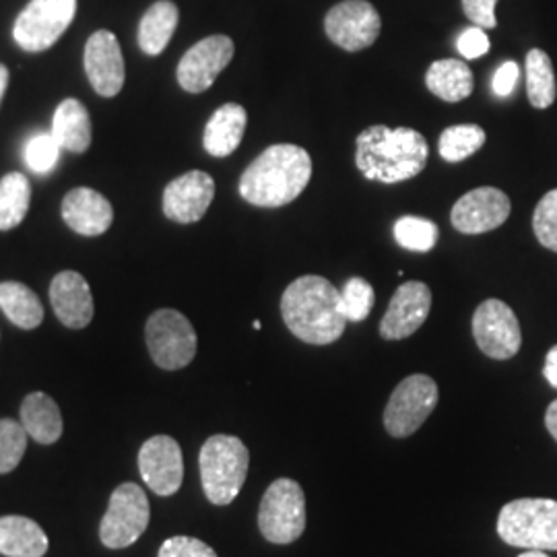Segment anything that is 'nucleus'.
<instances>
[{
	"label": "nucleus",
	"instance_id": "nucleus-1",
	"mask_svg": "<svg viewBox=\"0 0 557 557\" xmlns=\"http://www.w3.org/2000/svg\"><path fill=\"white\" fill-rule=\"evenodd\" d=\"M312 178L310 153L292 143L264 149L239 178L242 199L262 209H277L298 199Z\"/></svg>",
	"mask_w": 557,
	"mask_h": 557
},
{
	"label": "nucleus",
	"instance_id": "nucleus-2",
	"mask_svg": "<svg viewBox=\"0 0 557 557\" xmlns=\"http://www.w3.org/2000/svg\"><path fill=\"white\" fill-rule=\"evenodd\" d=\"M281 317L292 335L308 345H331L347 326L341 289L319 275H304L287 285L281 298Z\"/></svg>",
	"mask_w": 557,
	"mask_h": 557
},
{
	"label": "nucleus",
	"instance_id": "nucleus-3",
	"mask_svg": "<svg viewBox=\"0 0 557 557\" xmlns=\"http://www.w3.org/2000/svg\"><path fill=\"white\" fill-rule=\"evenodd\" d=\"M356 147V165L363 178L382 184L416 178L430 158L428 140L409 126H368L359 133Z\"/></svg>",
	"mask_w": 557,
	"mask_h": 557
},
{
	"label": "nucleus",
	"instance_id": "nucleus-4",
	"mask_svg": "<svg viewBox=\"0 0 557 557\" xmlns=\"http://www.w3.org/2000/svg\"><path fill=\"white\" fill-rule=\"evenodd\" d=\"M248 465L250 453L242 440L225 434L207 440L199 455L200 481L207 499L215 506H227L238 498Z\"/></svg>",
	"mask_w": 557,
	"mask_h": 557
},
{
	"label": "nucleus",
	"instance_id": "nucleus-5",
	"mask_svg": "<svg viewBox=\"0 0 557 557\" xmlns=\"http://www.w3.org/2000/svg\"><path fill=\"white\" fill-rule=\"evenodd\" d=\"M504 543L533 552H557V502L520 498L508 502L498 517Z\"/></svg>",
	"mask_w": 557,
	"mask_h": 557
},
{
	"label": "nucleus",
	"instance_id": "nucleus-6",
	"mask_svg": "<svg viewBox=\"0 0 557 557\" xmlns=\"http://www.w3.org/2000/svg\"><path fill=\"white\" fill-rule=\"evenodd\" d=\"M260 535L275 545H289L306 531V496L298 481L281 478L260 499Z\"/></svg>",
	"mask_w": 557,
	"mask_h": 557
},
{
	"label": "nucleus",
	"instance_id": "nucleus-7",
	"mask_svg": "<svg viewBox=\"0 0 557 557\" xmlns=\"http://www.w3.org/2000/svg\"><path fill=\"white\" fill-rule=\"evenodd\" d=\"M145 338L156 366L170 372L186 368L197 356L199 347L190 320L172 308H161L149 317Z\"/></svg>",
	"mask_w": 557,
	"mask_h": 557
},
{
	"label": "nucleus",
	"instance_id": "nucleus-8",
	"mask_svg": "<svg viewBox=\"0 0 557 557\" xmlns=\"http://www.w3.org/2000/svg\"><path fill=\"white\" fill-rule=\"evenodd\" d=\"M438 384L425 374L407 376L393 391L384 409V428L393 438H409L438 405Z\"/></svg>",
	"mask_w": 557,
	"mask_h": 557
},
{
	"label": "nucleus",
	"instance_id": "nucleus-9",
	"mask_svg": "<svg viewBox=\"0 0 557 557\" xmlns=\"http://www.w3.org/2000/svg\"><path fill=\"white\" fill-rule=\"evenodd\" d=\"M151 508L147 494L137 483H122L112 496L101 518L100 539L108 549H124L139 541L147 531Z\"/></svg>",
	"mask_w": 557,
	"mask_h": 557
},
{
	"label": "nucleus",
	"instance_id": "nucleus-10",
	"mask_svg": "<svg viewBox=\"0 0 557 557\" xmlns=\"http://www.w3.org/2000/svg\"><path fill=\"white\" fill-rule=\"evenodd\" d=\"M77 15V0H32L13 25V38L25 52L52 48Z\"/></svg>",
	"mask_w": 557,
	"mask_h": 557
},
{
	"label": "nucleus",
	"instance_id": "nucleus-11",
	"mask_svg": "<svg viewBox=\"0 0 557 557\" xmlns=\"http://www.w3.org/2000/svg\"><path fill=\"white\" fill-rule=\"evenodd\" d=\"M473 337L487 358H515L522 345V333L515 310L502 299H485L473 314Z\"/></svg>",
	"mask_w": 557,
	"mask_h": 557
},
{
	"label": "nucleus",
	"instance_id": "nucleus-12",
	"mask_svg": "<svg viewBox=\"0 0 557 557\" xmlns=\"http://www.w3.org/2000/svg\"><path fill=\"white\" fill-rule=\"evenodd\" d=\"M382 20L368 0H343L324 17L329 40L347 52H359L379 40Z\"/></svg>",
	"mask_w": 557,
	"mask_h": 557
},
{
	"label": "nucleus",
	"instance_id": "nucleus-13",
	"mask_svg": "<svg viewBox=\"0 0 557 557\" xmlns=\"http://www.w3.org/2000/svg\"><path fill=\"white\" fill-rule=\"evenodd\" d=\"M510 211L512 202L506 193L492 186H481L469 190L455 202L450 221L460 234L478 236L502 227L510 218Z\"/></svg>",
	"mask_w": 557,
	"mask_h": 557
},
{
	"label": "nucleus",
	"instance_id": "nucleus-14",
	"mask_svg": "<svg viewBox=\"0 0 557 557\" xmlns=\"http://www.w3.org/2000/svg\"><path fill=\"white\" fill-rule=\"evenodd\" d=\"M234 41L227 36H209L197 41L178 64L180 87L188 94L207 91L221 71L234 59Z\"/></svg>",
	"mask_w": 557,
	"mask_h": 557
},
{
	"label": "nucleus",
	"instance_id": "nucleus-15",
	"mask_svg": "<svg viewBox=\"0 0 557 557\" xmlns=\"http://www.w3.org/2000/svg\"><path fill=\"white\" fill-rule=\"evenodd\" d=\"M432 312V289L421 281H407L398 287L380 322L386 341H403L416 335Z\"/></svg>",
	"mask_w": 557,
	"mask_h": 557
},
{
	"label": "nucleus",
	"instance_id": "nucleus-16",
	"mask_svg": "<svg viewBox=\"0 0 557 557\" xmlns=\"http://www.w3.org/2000/svg\"><path fill=\"white\" fill-rule=\"evenodd\" d=\"M139 471L145 485L158 496H174L184 481V458L178 442L153 436L139 450Z\"/></svg>",
	"mask_w": 557,
	"mask_h": 557
},
{
	"label": "nucleus",
	"instance_id": "nucleus-17",
	"mask_svg": "<svg viewBox=\"0 0 557 557\" xmlns=\"http://www.w3.org/2000/svg\"><path fill=\"white\" fill-rule=\"evenodd\" d=\"M215 199V180L207 172L193 170L172 180L163 190V215L182 225L205 218Z\"/></svg>",
	"mask_w": 557,
	"mask_h": 557
},
{
	"label": "nucleus",
	"instance_id": "nucleus-18",
	"mask_svg": "<svg viewBox=\"0 0 557 557\" xmlns=\"http://www.w3.org/2000/svg\"><path fill=\"white\" fill-rule=\"evenodd\" d=\"M83 62L94 91L101 98H116L126 79L119 38L108 29L96 32L85 44Z\"/></svg>",
	"mask_w": 557,
	"mask_h": 557
},
{
	"label": "nucleus",
	"instance_id": "nucleus-19",
	"mask_svg": "<svg viewBox=\"0 0 557 557\" xmlns=\"http://www.w3.org/2000/svg\"><path fill=\"white\" fill-rule=\"evenodd\" d=\"M62 220L81 236L96 238L114 223V209L98 190L73 188L62 200Z\"/></svg>",
	"mask_w": 557,
	"mask_h": 557
},
{
	"label": "nucleus",
	"instance_id": "nucleus-20",
	"mask_svg": "<svg viewBox=\"0 0 557 557\" xmlns=\"http://www.w3.org/2000/svg\"><path fill=\"white\" fill-rule=\"evenodd\" d=\"M50 301L57 319L69 329H85L94 319V296L87 278L62 271L50 283Z\"/></svg>",
	"mask_w": 557,
	"mask_h": 557
},
{
	"label": "nucleus",
	"instance_id": "nucleus-21",
	"mask_svg": "<svg viewBox=\"0 0 557 557\" xmlns=\"http://www.w3.org/2000/svg\"><path fill=\"white\" fill-rule=\"evenodd\" d=\"M248 124L246 108L239 103H223L213 112V116L205 126L202 147L213 158H227L232 156L244 139Z\"/></svg>",
	"mask_w": 557,
	"mask_h": 557
},
{
	"label": "nucleus",
	"instance_id": "nucleus-22",
	"mask_svg": "<svg viewBox=\"0 0 557 557\" xmlns=\"http://www.w3.org/2000/svg\"><path fill=\"white\" fill-rule=\"evenodd\" d=\"M50 541L40 524L32 518H0V556L44 557Z\"/></svg>",
	"mask_w": 557,
	"mask_h": 557
},
{
	"label": "nucleus",
	"instance_id": "nucleus-23",
	"mask_svg": "<svg viewBox=\"0 0 557 557\" xmlns=\"http://www.w3.org/2000/svg\"><path fill=\"white\" fill-rule=\"evenodd\" d=\"M52 135L71 153H85L91 145V119L87 108L75 98L62 101L52 120Z\"/></svg>",
	"mask_w": 557,
	"mask_h": 557
},
{
	"label": "nucleus",
	"instance_id": "nucleus-24",
	"mask_svg": "<svg viewBox=\"0 0 557 557\" xmlns=\"http://www.w3.org/2000/svg\"><path fill=\"white\" fill-rule=\"evenodd\" d=\"M425 85L440 100L458 103L473 94L475 81L469 64L462 60L444 59L432 62L425 75Z\"/></svg>",
	"mask_w": 557,
	"mask_h": 557
},
{
	"label": "nucleus",
	"instance_id": "nucleus-25",
	"mask_svg": "<svg viewBox=\"0 0 557 557\" xmlns=\"http://www.w3.org/2000/svg\"><path fill=\"white\" fill-rule=\"evenodd\" d=\"M21 423L27 436L40 444H54L62 436V416L59 405L46 393H32L23 398Z\"/></svg>",
	"mask_w": 557,
	"mask_h": 557
},
{
	"label": "nucleus",
	"instance_id": "nucleus-26",
	"mask_svg": "<svg viewBox=\"0 0 557 557\" xmlns=\"http://www.w3.org/2000/svg\"><path fill=\"white\" fill-rule=\"evenodd\" d=\"M180 11L172 0L153 2L139 23V46L147 57H160L178 27Z\"/></svg>",
	"mask_w": 557,
	"mask_h": 557
},
{
	"label": "nucleus",
	"instance_id": "nucleus-27",
	"mask_svg": "<svg viewBox=\"0 0 557 557\" xmlns=\"http://www.w3.org/2000/svg\"><path fill=\"white\" fill-rule=\"evenodd\" d=\"M0 310L23 331L38 329L44 320L40 298L27 285L17 281L0 283Z\"/></svg>",
	"mask_w": 557,
	"mask_h": 557
},
{
	"label": "nucleus",
	"instance_id": "nucleus-28",
	"mask_svg": "<svg viewBox=\"0 0 557 557\" xmlns=\"http://www.w3.org/2000/svg\"><path fill=\"white\" fill-rule=\"evenodd\" d=\"M527 96L533 108L547 110L557 98L554 62L547 52L533 48L527 54Z\"/></svg>",
	"mask_w": 557,
	"mask_h": 557
},
{
	"label": "nucleus",
	"instance_id": "nucleus-29",
	"mask_svg": "<svg viewBox=\"0 0 557 557\" xmlns=\"http://www.w3.org/2000/svg\"><path fill=\"white\" fill-rule=\"evenodd\" d=\"M32 202V184L20 172L0 180V232H9L25 220Z\"/></svg>",
	"mask_w": 557,
	"mask_h": 557
},
{
	"label": "nucleus",
	"instance_id": "nucleus-30",
	"mask_svg": "<svg viewBox=\"0 0 557 557\" xmlns=\"http://www.w3.org/2000/svg\"><path fill=\"white\" fill-rule=\"evenodd\" d=\"M485 145V131L478 124H457L446 128L438 140L440 158L448 163L469 160Z\"/></svg>",
	"mask_w": 557,
	"mask_h": 557
},
{
	"label": "nucleus",
	"instance_id": "nucleus-31",
	"mask_svg": "<svg viewBox=\"0 0 557 557\" xmlns=\"http://www.w3.org/2000/svg\"><path fill=\"white\" fill-rule=\"evenodd\" d=\"M398 246L411 252H430L438 242V225L434 221L405 215L395 223Z\"/></svg>",
	"mask_w": 557,
	"mask_h": 557
},
{
	"label": "nucleus",
	"instance_id": "nucleus-32",
	"mask_svg": "<svg viewBox=\"0 0 557 557\" xmlns=\"http://www.w3.org/2000/svg\"><path fill=\"white\" fill-rule=\"evenodd\" d=\"M376 304L374 287L361 277H351L341 289V308L347 322H363Z\"/></svg>",
	"mask_w": 557,
	"mask_h": 557
},
{
	"label": "nucleus",
	"instance_id": "nucleus-33",
	"mask_svg": "<svg viewBox=\"0 0 557 557\" xmlns=\"http://www.w3.org/2000/svg\"><path fill=\"white\" fill-rule=\"evenodd\" d=\"M27 432L15 419H0V475H7L20 467L27 448Z\"/></svg>",
	"mask_w": 557,
	"mask_h": 557
},
{
	"label": "nucleus",
	"instance_id": "nucleus-34",
	"mask_svg": "<svg viewBox=\"0 0 557 557\" xmlns=\"http://www.w3.org/2000/svg\"><path fill=\"white\" fill-rule=\"evenodd\" d=\"M62 147L52 133H40L27 140L25 145V163L36 174H50L57 165Z\"/></svg>",
	"mask_w": 557,
	"mask_h": 557
},
{
	"label": "nucleus",
	"instance_id": "nucleus-35",
	"mask_svg": "<svg viewBox=\"0 0 557 557\" xmlns=\"http://www.w3.org/2000/svg\"><path fill=\"white\" fill-rule=\"evenodd\" d=\"M533 232L543 248L557 252V188L539 200L533 213Z\"/></svg>",
	"mask_w": 557,
	"mask_h": 557
},
{
	"label": "nucleus",
	"instance_id": "nucleus-36",
	"mask_svg": "<svg viewBox=\"0 0 557 557\" xmlns=\"http://www.w3.org/2000/svg\"><path fill=\"white\" fill-rule=\"evenodd\" d=\"M158 557H218L215 549L195 537H172L163 541Z\"/></svg>",
	"mask_w": 557,
	"mask_h": 557
},
{
	"label": "nucleus",
	"instance_id": "nucleus-37",
	"mask_svg": "<svg viewBox=\"0 0 557 557\" xmlns=\"http://www.w3.org/2000/svg\"><path fill=\"white\" fill-rule=\"evenodd\" d=\"M457 50L460 52V57L469 60L485 57L490 52V38L485 34V29L478 27V25L465 29L458 38Z\"/></svg>",
	"mask_w": 557,
	"mask_h": 557
},
{
	"label": "nucleus",
	"instance_id": "nucleus-38",
	"mask_svg": "<svg viewBox=\"0 0 557 557\" xmlns=\"http://www.w3.org/2000/svg\"><path fill=\"white\" fill-rule=\"evenodd\" d=\"M496 4L498 0H462V11L473 25L483 29H494L498 25Z\"/></svg>",
	"mask_w": 557,
	"mask_h": 557
},
{
	"label": "nucleus",
	"instance_id": "nucleus-39",
	"mask_svg": "<svg viewBox=\"0 0 557 557\" xmlns=\"http://www.w3.org/2000/svg\"><path fill=\"white\" fill-rule=\"evenodd\" d=\"M518 79H520V69H518L517 62L515 60H506L496 71L494 81H492L494 94L498 98H510L512 91L517 89Z\"/></svg>",
	"mask_w": 557,
	"mask_h": 557
},
{
	"label": "nucleus",
	"instance_id": "nucleus-40",
	"mask_svg": "<svg viewBox=\"0 0 557 557\" xmlns=\"http://www.w3.org/2000/svg\"><path fill=\"white\" fill-rule=\"evenodd\" d=\"M547 382L557 388V345H554L545 358V370H543Z\"/></svg>",
	"mask_w": 557,
	"mask_h": 557
},
{
	"label": "nucleus",
	"instance_id": "nucleus-41",
	"mask_svg": "<svg viewBox=\"0 0 557 557\" xmlns=\"http://www.w3.org/2000/svg\"><path fill=\"white\" fill-rule=\"evenodd\" d=\"M545 425H547V432L554 436L557 442V398L547 407V413H545Z\"/></svg>",
	"mask_w": 557,
	"mask_h": 557
},
{
	"label": "nucleus",
	"instance_id": "nucleus-42",
	"mask_svg": "<svg viewBox=\"0 0 557 557\" xmlns=\"http://www.w3.org/2000/svg\"><path fill=\"white\" fill-rule=\"evenodd\" d=\"M9 69L4 66V64H0V101L4 98V91H7V87H9Z\"/></svg>",
	"mask_w": 557,
	"mask_h": 557
},
{
	"label": "nucleus",
	"instance_id": "nucleus-43",
	"mask_svg": "<svg viewBox=\"0 0 557 557\" xmlns=\"http://www.w3.org/2000/svg\"><path fill=\"white\" fill-rule=\"evenodd\" d=\"M518 557H549L547 556V552H533V549H527L522 556Z\"/></svg>",
	"mask_w": 557,
	"mask_h": 557
},
{
	"label": "nucleus",
	"instance_id": "nucleus-44",
	"mask_svg": "<svg viewBox=\"0 0 557 557\" xmlns=\"http://www.w3.org/2000/svg\"><path fill=\"white\" fill-rule=\"evenodd\" d=\"M252 326H255V331H260V320H255V324H252Z\"/></svg>",
	"mask_w": 557,
	"mask_h": 557
}]
</instances>
